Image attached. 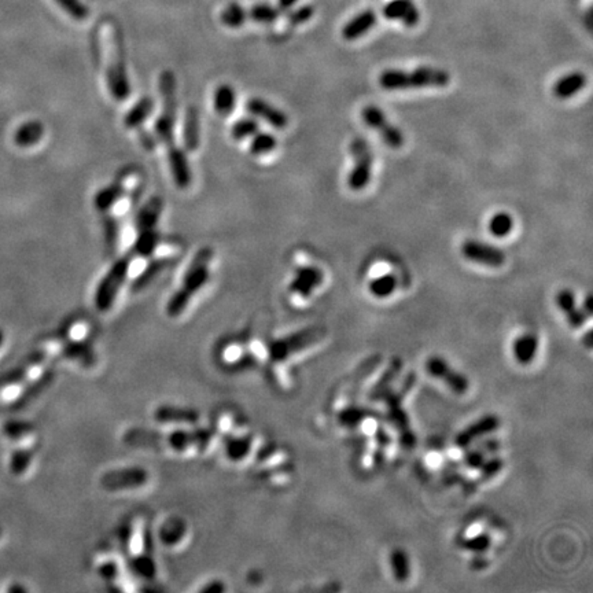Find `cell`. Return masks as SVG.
Segmentation results:
<instances>
[{
  "mask_svg": "<svg viewBox=\"0 0 593 593\" xmlns=\"http://www.w3.org/2000/svg\"><path fill=\"white\" fill-rule=\"evenodd\" d=\"M247 112L257 117L264 120L267 124L276 130H283L289 125V117L278 107L271 105L269 102L261 99V98H251L246 103Z\"/></svg>",
  "mask_w": 593,
  "mask_h": 593,
  "instance_id": "cell-13",
  "label": "cell"
},
{
  "mask_svg": "<svg viewBox=\"0 0 593 593\" xmlns=\"http://www.w3.org/2000/svg\"><path fill=\"white\" fill-rule=\"evenodd\" d=\"M380 363H382V356L373 355V356H370L369 359H366L352 373L351 380H349V389L346 391V398L349 402L356 401V397L360 393L362 383H364L370 378L372 372L378 370Z\"/></svg>",
  "mask_w": 593,
  "mask_h": 593,
  "instance_id": "cell-19",
  "label": "cell"
},
{
  "mask_svg": "<svg viewBox=\"0 0 593 593\" xmlns=\"http://www.w3.org/2000/svg\"><path fill=\"white\" fill-rule=\"evenodd\" d=\"M251 138L253 139L250 143V151L254 155H265V154L274 151L278 146V139L271 134L257 132Z\"/></svg>",
  "mask_w": 593,
  "mask_h": 593,
  "instance_id": "cell-38",
  "label": "cell"
},
{
  "mask_svg": "<svg viewBox=\"0 0 593 593\" xmlns=\"http://www.w3.org/2000/svg\"><path fill=\"white\" fill-rule=\"evenodd\" d=\"M44 136V125L39 120H32L22 124L14 134V142L18 148L36 146Z\"/></svg>",
  "mask_w": 593,
  "mask_h": 593,
  "instance_id": "cell-24",
  "label": "cell"
},
{
  "mask_svg": "<svg viewBox=\"0 0 593 593\" xmlns=\"http://www.w3.org/2000/svg\"><path fill=\"white\" fill-rule=\"evenodd\" d=\"M148 481V474L143 468H123L105 474L100 479L102 486L109 492L117 490H128L138 489L146 485Z\"/></svg>",
  "mask_w": 593,
  "mask_h": 593,
  "instance_id": "cell-10",
  "label": "cell"
},
{
  "mask_svg": "<svg viewBox=\"0 0 593 593\" xmlns=\"http://www.w3.org/2000/svg\"><path fill=\"white\" fill-rule=\"evenodd\" d=\"M212 260L213 250L211 247H202L197 251L186 271L182 289L172 296L166 305V312L169 316H180L188 306L193 296L208 283L211 276L209 265Z\"/></svg>",
  "mask_w": 593,
  "mask_h": 593,
  "instance_id": "cell-2",
  "label": "cell"
},
{
  "mask_svg": "<svg viewBox=\"0 0 593 593\" xmlns=\"http://www.w3.org/2000/svg\"><path fill=\"white\" fill-rule=\"evenodd\" d=\"M247 11V18L257 24H274L281 17V8L269 4H257Z\"/></svg>",
  "mask_w": 593,
  "mask_h": 593,
  "instance_id": "cell-35",
  "label": "cell"
},
{
  "mask_svg": "<svg viewBox=\"0 0 593 593\" xmlns=\"http://www.w3.org/2000/svg\"><path fill=\"white\" fill-rule=\"evenodd\" d=\"M450 81L449 73L433 67H421L414 71L389 69L379 76V85L387 91H405L426 87H445Z\"/></svg>",
  "mask_w": 593,
  "mask_h": 593,
  "instance_id": "cell-3",
  "label": "cell"
},
{
  "mask_svg": "<svg viewBox=\"0 0 593 593\" xmlns=\"http://www.w3.org/2000/svg\"><path fill=\"white\" fill-rule=\"evenodd\" d=\"M376 24V14L372 10H364L355 15L342 28V36L346 40H356L367 35Z\"/></svg>",
  "mask_w": 593,
  "mask_h": 593,
  "instance_id": "cell-21",
  "label": "cell"
},
{
  "mask_svg": "<svg viewBox=\"0 0 593 593\" xmlns=\"http://www.w3.org/2000/svg\"><path fill=\"white\" fill-rule=\"evenodd\" d=\"M168 162L175 184L182 190L188 188L193 182V173L188 158L184 151L176 145L168 146Z\"/></svg>",
  "mask_w": 593,
  "mask_h": 593,
  "instance_id": "cell-14",
  "label": "cell"
},
{
  "mask_svg": "<svg viewBox=\"0 0 593 593\" xmlns=\"http://www.w3.org/2000/svg\"><path fill=\"white\" fill-rule=\"evenodd\" d=\"M163 211V201L161 197H151L148 202L143 205V208L136 215V231H146V229H154L157 228L158 220Z\"/></svg>",
  "mask_w": 593,
  "mask_h": 593,
  "instance_id": "cell-22",
  "label": "cell"
},
{
  "mask_svg": "<svg viewBox=\"0 0 593 593\" xmlns=\"http://www.w3.org/2000/svg\"><path fill=\"white\" fill-rule=\"evenodd\" d=\"M141 138H142V145L145 146V148H148V150H152V148H155V141H154V138H148V134L146 132H141Z\"/></svg>",
  "mask_w": 593,
  "mask_h": 593,
  "instance_id": "cell-49",
  "label": "cell"
},
{
  "mask_svg": "<svg viewBox=\"0 0 593 593\" xmlns=\"http://www.w3.org/2000/svg\"><path fill=\"white\" fill-rule=\"evenodd\" d=\"M484 461H485V452L482 449L470 450L464 456V464L471 470H479Z\"/></svg>",
  "mask_w": 593,
  "mask_h": 593,
  "instance_id": "cell-46",
  "label": "cell"
},
{
  "mask_svg": "<svg viewBox=\"0 0 593 593\" xmlns=\"http://www.w3.org/2000/svg\"><path fill=\"white\" fill-rule=\"evenodd\" d=\"M371 415H375V412L370 411L369 408L364 407H359L355 405L352 402V405L345 407L339 414H338V421L342 426L346 427H355L357 425H360L363 421H366Z\"/></svg>",
  "mask_w": 593,
  "mask_h": 593,
  "instance_id": "cell-32",
  "label": "cell"
},
{
  "mask_svg": "<svg viewBox=\"0 0 593 593\" xmlns=\"http://www.w3.org/2000/svg\"><path fill=\"white\" fill-rule=\"evenodd\" d=\"M490 544H492V540H490L489 534H486V533H481V534H478L475 537L467 538L463 542V545H464L466 549H468L471 552H477V554L486 552L488 548L490 547Z\"/></svg>",
  "mask_w": 593,
  "mask_h": 593,
  "instance_id": "cell-43",
  "label": "cell"
},
{
  "mask_svg": "<svg viewBox=\"0 0 593 593\" xmlns=\"http://www.w3.org/2000/svg\"><path fill=\"white\" fill-rule=\"evenodd\" d=\"M499 425H500L499 418L495 415H488V416L481 418L479 421H477L475 423L468 426L466 430H463L456 437L457 448H460V449L468 448L474 441H477V439L485 437L489 433L495 432L499 427Z\"/></svg>",
  "mask_w": 593,
  "mask_h": 593,
  "instance_id": "cell-16",
  "label": "cell"
},
{
  "mask_svg": "<svg viewBox=\"0 0 593 593\" xmlns=\"http://www.w3.org/2000/svg\"><path fill=\"white\" fill-rule=\"evenodd\" d=\"M247 19V11L240 7L238 3H229L227 7L222 8L220 14V21L222 25L227 28H240Z\"/></svg>",
  "mask_w": 593,
  "mask_h": 593,
  "instance_id": "cell-33",
  "label": "cell"
},
{
  "mask_svg": "<svg viewBox=\"0 0 593 593\" xmlns=\"http://www.w3.org/2000/svg\"><path fill=\"white\" fill-rule=\"evenodd\" d=\"M313 12H315L313 6H310V4H308V6H302V7H299V8L296 10V11L289 12V15H287V21H289V24H290V25H293V26L301 25V24H303V22H308V21L313 17Z\"/></svg>",
  "mask_w": 593,
  "mask_h": 593,
  "instance_id": "cell-44",
  "label": "cell"
},
{
  "mask_svg": "<svg viewBox=\"0 0 593 593\" xmlns=\"http://www.w3.org/2000/svg\"><path fill=\"white\" fill-rule=\"evenodd\" d=\"M514 228V220L508 213H496L489 222V231L496 238H504L511 233Z\"/></svg>",
  "mask_w": 593,
  "mask_h": 593,
  "instance_id": "cell-39",
  "label": "cell"
},
{
  "mask_svg": "<svg viewBox=\"0 0 593 593\" xmlns=\"http://www.w3.org/2000/svg\"><path fill=\"white\" fill-rule=\"evenodd\" d=\"M258 123L251 117L239 118L231 128V135L235 141H245L258 132Z\"/></svg>",
  "mask_w": 593,
  "mask_h": 593,
  "instance_id": "cell-37",
  "label": "cell"
},
{
  "mask_svg": "<svg viewBox=\"0 0 593 593\" xmlns=\"http://www.w3.org/2000/svg\"><path fill=\"white\" fill-rule=\"evenodd\" d=\"M324 335H326L324 328L317 326L294 333L271 345V349H269L271 359L274 362L287 360L289 357L299 353L301 351L319 344L324 338Z\"/></svg>",
  "mask_w": 593,
  "mask_h": 593,
  "instance_id": "cell-6",
  "label": "cell"
},
{
  "mask_svg": "<svg viewBox=\"0 0 593 593\" xmlns=\"http://www.w3.org/2000/svg\"><path fill=\"white\" fill-rule=\"evenodd\" d=\"M503 467H504V461H503V459H502V457H499V456H493V457H490L489 460H485V461L482 463V466L479 467L481 478H482L484 481L492 479V478H495V477H496V475L503 470Z\"/></svg>",
  "mask_w": 593,
  "mask_h": 593,
  "instance_id": "cell-42",
  "label": "cell"
},
{
  "mask_svg": "<svg viewBox=\"0 0 593 593\" xmlns=\"http://www.w3.org/2000/svg\"><path fill=\"white\" fill-rule=\"evenodd\" d=\"M71 18L76 21H84L89 15L88 10L78 0H54Z\"/></svg>",
  "mask_w": 593,
  "mask_h": 593,
  "instance_id": "cell-40",
  "label": "cell"
},
{
  "mask_svg": "<svg viewBox=\"0 0 593 593\" xmlns=\"http://www.w3.org/2000/svg\"><path fill=\"white\" fill-rule=\"evenodd\" d=\"M390 566L393 576L397 581L404 583L409 578L411 569H409V559L408 555L402 549H394L390 555Z\"/></svg>",
  "mask_w": 593,
  "mask_h": 593,
  "instance_id": "cell-34",
  "label": "cell"
},
{
  "mask_svg": "<svg viewBox=\"0 0 593 593\" xmlns=\"http://www.w3.org/2000/svg\"><path fill=\"white\" fill-rule=\"evenodd\" d=\"M128 444L135 446H157L170 448L175 452H188L205 449L212 443L209 433H173V434H157L148 432H130L125 437Z\"/></svg>",
  "mask_w": 593,
  "mask_h": 593,
  "instance_id": "cell-4",
  "label": "cell"
},
{
  "mask_svg": "<svg viewBox=\"0 0 593 593\" xmlns=\"http://www.w3.org/2000/svg\"><path fill=\"white\" fill-rule=\"evenodd\" d=\"M213 105H215V110L219 116L227 117V116L232 114L235 105H236L235 89L228 84L219 85L216 92H215Z\"/></svg>",
  "mask_w": 593,
  "mask_h": 593,
  "instance_id": "cell-29",
  "label": "cell"
},
{
  "mask_svg": "<svg viewBox=\"0 0 593 593\" xmlns=\"http://www.w3.org/2000/svg\"><path fill=\"white\" fill-rule=\"evenodd\" d=\"M588 82L587 76L581 72H572L560 77L554 85V95L558 99H569L578 94Z\"/></svg>",
  "mask_w": 593,
  "mask_h": 593,
  "instance_id": "cell-23",
  "label": "cell"
},
{
  "mask_svg": "<svg viewBox=\"0 0 593 593\" xmlns=\"http://www.w3.org/2000/svg\"><path fill=\"white\" fill-rule=\"evenodd\" d=\"M362 117L370 128L379 134L382 141L389 148H400L404 145V135L396 125L389 121L386 114L379 107L373 105L366 106L362 112Z\"/></svg>",
  "mask_w": 593,
  "mask_h": 593,
  "instance_id": "cell-9",
  "label": "cell"
},
{
  "mask_svg": "<svg viewBox=\"0 0 593 593\" xmlns=\"http://www.w3.org/2000/svg\"><path fill=\"white\" fill-rule=\"evenodd\" d=\"M461 254L472 263L490 268H499L506 263V254L502 249L472 239L463 243Z\"/></svg>",
  "mask_w": 593,
  "mask_h": 593,
  "instance_id": "cell-11",
  "label": "cell"
},
{
  "mask_svg": "<svg viewBox=\"0 0 593 593\" xmlns=\"http://www.w3.org/2000/svg\"><path fill=\"white\" fill-rule=\"evenodd\" d=\"M592 296H591V294H588L587 298H585V302H584L583 310L585 312V315H587V316H591V315H592Z\"/></svg>",
  "mask_w": 593,
  "mask_h": 593,
  "instance_id": "cell-50",
  "label": "cell"
},
{
  "mask_svg": "<svg viewBox=\"0 0 593 593\" xmlns=\"http://www.w3.org/2000/svg\"><path fill=\"white\" fill-rule=\"evenodd\" d=\"M155 419L163 423H194L198 418L193 411L163 407L155 412Z\"/></svg>",
  "mask_w": 593,
  "mask_h": 593,
  "instance_id": "cell-31",
  "label": "cell"
},
{
  "mask_svg": "<svg viewBox=\"0 0 593 593\" xmlns=\"http://www.w3.org/2000/svg\"><path fill=\"white\" fill-rule=\"evenodd\" d=\"M128 272H130L128 257H123L113 264V267L109 269L106 276L99 282L95 292V305L98 310L106 312L113 306L121 286L124 285L128 276Z\"/></svg>",
  "mask_w": 593,
  "mask_h": 593,
  "instance_id": "cell-7",
  "label": "cell"
},
{
  "mask_svg": "<svg viewBox=\"0 0 593 593\" xmlns=\"http://www.w3.org/2000/svg\"><path fill=\"white\" fill-rule=\"evenodd\" d=\"M556 305L566 315V319L573 328H580L587 321L588 316L585 315V312L583 309L577 308L576 296H574L573 292H570L567 289L560 290L556 294Z\"/></svg>",
  "mask_w": 593,
  "mask_h": 593,
  "instance_id": "cell-20",
  "label": "cell"
},
{
  "mask_svg": "<svg viewBox=\"0 0 593 593\" xmlns=\"http://www.w3.org/2000/svg\"><path fill=\"white\" fill-rule=\"evenodd\" d=\"M124 187L118 183L99 190L94 198V205L99 212H109L124 195Z\"/></svg>",
  "mask_w": 593,
  "mask_h": 593,
  "instance_id": "cell-28",
  "label": "cell"
},
{
  "mask_svg": "<svg viewBox=\"0 0 593 593\" xmlns=\"http://www.w3.org/2000/svg\"><path fill=\"white\" fill-rule=\"evenodd\" d=\"M159 94L162 98V112L155 121V136L166 148L175 145V124L177 116L176 99V77L170 71H165L159 76Z\"/></svg>",
  "mask_w": 593,
  "mask_h": 593,
  "instance_id": "cell-5",
  "label": "cell"
},
{
  "mask_svg": "<svg viewBox=\"0 0 593 593\" xmlns=\"http://www.w3.org/2000/svg\"><path fill=\"white\" fill-rule=\"evenodd\" d=\"M100 37L106 57V81L109 92L116 100L123 102L131 95V84L118 33L112 24H103Z\"/></svg>",
  "mask_w": 593,
  "mask_h": 593,
  "instance_id": "cell-1",
  "label": "cell"
},
{
  "mask_svg": "<svg viewBox=\"0 0 593 593\" xmlns=\"http://www.w3.org/2000/svg\"><path fill=\"white\" fill-rule=\"evenodd\" d=\"M154 109V102L150 96H143L141 98L134 106L132 109L127 113L125 118H124V124L127 128L130 130H135L139 128L151 114Z\"/></svg>",
  "mask_w": 593,
  "mask_h": 593,
  "instance_id": "cell-27",
  "label": "cell"
},
{
  "mask_svg": "<svg viewBox=\"0 0 593 593\" xmlns=\"http://www.w3.org/2000/svg\"><path fill=\"white\" fill-rule=\"evenodd\" d=\"M585 344H587L590 348L592 346V331H588L587 338H585Z\"/></svg>",
  "mask_w": 593,
  "mask_h": 593,
  "instance_id": "cell-52",
  "label": "cell"
},
{
  "mask_svg": "<svg viewBox=\"0 0 593 593\" xmlns=\"http://www.w3.org/2000/svg\"><path fill=\"white\" fill-rule=\"evenodd\" d=\"M183 141H184V148L190 152H194L200 148V142H201L200 113L194 106L188 107V110L186 112L184 127H183Z\"/></svg>",
  "mask_w": 593,
  "mask_h": 593,
  "instance_id": "cell-25",
  "label": "cell"
},
{
  "mask_svg": "<svg viewBox=\"0 0 593 593\" xmlns=\"http://www.w3.org/2000/svg\"><path fill=\"white\" fill-rule=\"evenodd\" d=\"M402 363L400 359H393L383 373L376 379V382L372 384V387L367 394V398L370 401H383L384 396L390 391L393 382L397 379L398 373L401 372Z\"/></svg>",
  "mask_w": 593,
  "mask_h": 593,
  "instance_id": "cell-18",
  "label": "cell"
},
{
  "mask_svg": "<svg viewBox=\"0 0 593 593\" xmlns=\"http://www.w3.org/2000/svg\"><path fill=\"white\" fill-rule=\"evenodd\" d=\"M384 18L391 21H401L405 26L414 28L421 21V12L412 0H390L383 8Z\"/></svg>",
  "mask_w": 593,
  "mask_h": 593,
  "instance_id": "cell-15",
  "label": "cell"
},
{
  "mask_svg": "<svg viewBox=\"0 0 593 593\" xmlns=\"http://www.w3.org/2000/svg\"><path fill=\"white\" fill-rule=\"evenodd\" d=\"M426 371L436 379L443 380L445 384L456 394L467 393L470 383L468 379L460 373L459 371L453 370L443 357L433 356L426 362Z\"/></svg>",
  "mask_w": 593,
  "mask_h": 593,
  "instance_id": "cell-12",
  "label": "cell"
},
{
  "mask_svg": "<svg viewBox=\"0 0 593 593\" xmlns=\"http://www.w3.org/2000/svg\"><path fill=\"white\" fill-rule=\"evenodd\" d=\"M351 155L353 158L355 166L348 176V186L353 191L364 190L371 180L373 154L370 143L364 138H355L351 142Z\"/></svg>",
  "mask_w": 593,
  "mask_h": 593,
  "instance_id": "cell-8",
  "label": "cell"
},
{
  "mask_svg": "<svg viewBox=\"0 0 593 593\" xmlns=\"http://www.w3.org/2000/svg\"><path fill=\"white\" fill-rule=\"evenodd\" d=\"M375 440H376V443L379 446H382V448H386V446H389L390 444V436L382 429V427H379L376 432H375Z\"/></svg>",
  "mask_w": 593,
  "mask_h": 593,
  "instance_id": "cell-47",
  "label": "cell"
},
{
  "mask_svg": "<svg viewBox=\"0 0 593 593\" xmlns=\"http://www.w3.org/2000/svg\"><path fill=\"white\" fill-rule=\"evenodd\" d=\"M166 267V261H163V260H157V261H154V263H151V264H148V268L142 272V275L135 281V283H134V289L135 290H139V289H142V287H145L146 285H148L163 268Z\"/></svg>",
  "mask_w": 593,
  "mask_h": 593,
  "instance_id": "cell-41",
  "label": "cell"
},
{
  "mask_svg": "<svg viewBox=\"0 0 593 593\" xmlns=\"http://www.w3.org/2000/svg\"><path fill=\"white\" fill-rule=\"evenodd\" d=\"M158 243H159V232L157 231V228L139 231L132 251L142 258H148L155 251Z\"/></svg>",
  "mask_w": 593,
  "mask_h": 593,
  "instance_id": "cell-30",
  "label": "cell"
},
{
  "mask_svg": "<svg viewBox=\"0 0 593 593\" xmlns=\"http://www.w3.org/2000/svg\"><path fill=\"white\" fill-rule=\"evenodd\" d=\"M538 349V339L534 334H523L518 337L513 344V355L515 360L522 366L530 364Z\"/></svg>",
  "mask_w": 593,
  "mask_h": 593,
  "instance_id": "cell-26",
  "label": "cell"
},
{
  "mask_svg": "<svg viewBox=\"0 0 593 593\" xmlns=\"http://www.w3.org/2000/svg\"><path fill=\"white\" fill-rule=\"evenodd\" d=\"M298 0H279V8L282 10H289L296 4Z\"/></svg>",
  "mask_w": 593,
  "mask_h": 593,
  "instance_id": "cell-51",
  "label": "cell"
},
{
  "mask_svg": "<svg viewBox=\"0 0 593 593\" xmlns=\"http://www.w3.org/2000/svg\"><path fill=\"white\" fill-rule=\"evenodd\" d=\"M324 279L321 269L316 267L298 268L293 282L290 283V292L294 294L308 298L315 289H317Z\"/></svg>",
  "mask_w": 593,
  "mask_h": 593,
  "instance_id": "cell-17",
  "label": "cell"
},
{
  "mask_svg": "<svg viewBox=\"0 0 593 593\" xmlns=\"http://www.w3.org/2000/svg\"><path fill=\"white\" fill-rule=\"evenodd\" d=\"M499 446H500V444L497 441L488 440V441H485L484 445H482V449H484V452L485 450H488V452H496V450H499Z\"/></svg>",
  "mask_w": 593,
  "mask_h": 593,
  "instance_id": "cell-48",
  "label": "cell"
},
{
  "mask_svg": "<svg viewBox=\"0 0 593 593\" xmlns=\"http://www.w3.org/2000/svg\"><path fill=\"white\" fill-rule=\"evenodd\" d=\"M105 235H106V243L110 246L112 250H114L118 239V224L113 218H107L105 220Z\"/></svg>",
  "mask_w": 593,
  "mask_h": 593,
  "instance_id": "cell-45",
  "label": "cell"
},
{
  "mask_svg": "<svg viewBox=\"0 0 593 593\" xmlns=\"http://www.w3.org/2000/svg\"><path fill=\"white\" fill-rule=\"evenodd\" d=\"M397 287V279L394 275L387 274L371 281L369 290L376 298H386L390 296Z\"/></svg>",
  "mask_w": 593,
  "mask_h": 593,
  "instance_id": "cell-36",
  "label": "cell"
}]
</instances>
